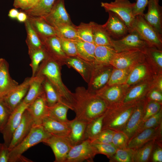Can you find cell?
Masks as SVG:
<instances>
[{"instance_id":"obj_30","label":"cell","mask_w":162,"mask_h":162,"mask_svg":"<svg viewBox=\"0 0 162 162\" xmlns=\"http://www.w3.org/2000/svg\"><path fill=\"white\" fill-rule=\"evenodd\" d=\"M116 52L111 45L96 46L94 64L98 65L110 64L113 57Z\"/></svg>"},{"instance_id":"obj_10","label":"cell","mask_w":162,"mask_h":162,"mask_svg":"<svg viewBox=\"0 0 162 162\" xmlns=\"http://www.w3.org/2000/svg\"><path fill=\"white\" fill-rule=\"evenodd\" d=\"M29 105L22 100L11 112L6 124L1 132L3 135L4 143L8 147L14 133L20 122L22 115Z\"/></svg>"},{"instance_id":"obj_52","label":"cell","mask_w":162,"mask_h":162,"mask_svg":"<svg viewBox=\"0 0 162 162\" xmlns=\"http://www.w3.org/2000/svg\"><path fill=\"white\" fill-rule=\"evenodd\" d=\"M39 0H14V7L16 8H20L24 11L30 10L34 7Z\"/></svg>"},{"instance_id":"obj_24","label":"cell","mask_w":162,"mask_h":162,"mask_svg":"<svg viewBox=\"0 0 162 162\" xmlns=\"http://www.w3.org/2000/svg\"><path fill=\"white\" fill-rule=\"evenodd\" d=\"M18 85V83L10 76L8 64L4 59L0 67V96L1 98Z\"/></svg>"},{"instance_id":"obj_58","label":"cell","mask_w":162,"mask_h":162,"mask_svg":"<svg viewBox=\"0 0 162 162\" xmlns=\"http://www.w3.org/2000/svg\"><path fill=\"white\" fill-rule=\"evenodd\" d=\"M16 19L20 22H25L28 19V15L25 12H19Z\"/></svg>"},{"instance_id":"obj_44","label":"cell","mask_w":162,"mask_h":162,"mask_svg":"<svg viewBox=\"0 0 162 162\" xmlns=\"http://www.w3.org/2000/svg\"><path fill=\"white\" fill-rule=\"evenodd\" d=\"M128 76V72L126 69L116 68L112 71L107 83L110 86L123 83L126 81Z\"/></svg>"},{"instance_id":"obj_50","label":"cell","mask_w":162,"mask_h":162,"mask_svg":"<svg viewBox=\"0 0 162 162\" xmlns=\"http://www.w3.org/2000/svg\"><path fill=\"white\" fill-rule=\"evenodd\" d=\"M115 131L110 129H103L98 136L90 141L92 142L102 143H112Z\"/></svg>"},{"instance_id":"obj_48","label":"cell","mask_w":162,"mask_h":162,"mask_svg":"<svg viewBox=\"0 0 162 162\" xmlns=\"http://www.w3.org/2000/svg\"><path fill=\"white\" fill-rule=\"evenodd\" d=\"M129 139L121 131H115L112 139V143L117 149L128 148Z\"/></svg>"},{"instance_id":"obj_47","label":"cell","mask_w":162,"mask_h":162,"mask_svg":"<svg viewBox=\"0 0 162 162\" xmlns=\"http://www.w3.org/2000/svg\"><path fill=\"white\" fill-rule=\"evenodd\" d=\"M95 148L97 154H102L109 158L115 153L117 148L112 143H102L92 142Z\"/></svg>"},{"instance_id":"obj_18","label":"cell","mask_w":162,"mask_h":162,"mask_svg":"<svg viewBox=\"0 0 162 162\" xmlns=\"http://www.w3.org/2000/svg\"><path fill=\"white\" fill-rule=\"evenodd\" d=\"M107 12L108 18L102 26L110 37L118 40L127 35L129 30L122 20L115 13L111 11Z\"/></svg>"},{"instance_id":"obj_19","label":"cell","mask_w":162,"mask_h":162,"mask_svg":"<svg viewBox=\"0 0 162 162\" xmlns=\"http://www.w3.org/2000/svg\"><path fill=\"white\" fill-rule=\"evenodd\" d=\"M145 106L142 104L135 105L132 112L124 128L121 131L129 140L136 134L142 123Z\"/></svg>"},{"instance_id":"obj_4","label":"cell","mask_w":162,"mask_h":162,"mask_svg":"<svg viewBox=\"0 0 162 162\" xmlns=\"http://www.w3.org/2000/svg\"><path fill=\"white\" fill-rule=\"evenodd\" d=\"M51 134L47 132L41 124L34 125L24 139L10 151L9 162H31L22 156V154L29 148L48 138Z\"/></svg>"},{"instance_id":"obj_1","label":"cell","mask_w":162,"mask_h":162,"mask_svg":"<svg viewBox=\"0 0 162 162\" xmlns=\"http://www.w3.org/2000/svg\"><path fill=\"white\" fill-rule=\"evenodd\" d=\"M71 95L72 110L75 113V118L87 123L103 115L107 108L104 100L84 87H77Z\"/></svg>"},{"instance_id":"obj_37","label":"cell","mask_w":162,"mask_h":162,"mask_svg":"<svg viewBox=\"0 0 162 162\" xmlns=\"http://www.w3.org/2000/svg\"><path fill=\"white\" fill-rule=\"evenodd\" d=\"M104 114L87 123L85 130L86 140L90 141L95 138L102 130Z\"/></svg>"},{"instance_id":"obj_49","label":"cell","mask_w":162,"mask_h":162,"mask_svg":"<svg viewBox=\"0 0 162 162\" xmlns=\"http://www.w3.org/2000/svg\"><path fill=\"white\" fill-rule=\"evenodd\" d=\"M161 109L160 103L153 101L148 102L145 106L143 122L156 114Z\"/></svg>"},{"instance_id":"obj_11","label":"cell","mask_w":162,"mask_h":162,"mask_svg":"<svg viewBox=\"0 0 162 162\" xmlns=\"http://www.w3.org/2000/svg\"><path fill=\"white\" fill-rule=\"evenodd\" d=\"M65 0H57L50 11L40 17L54 27L64 24H73L65 6Z\"/></svg>"},{"instance_id":"obj_6","label":"cell","mask_w":162,"mask_h":162,"mask_svg":"<svg viewBox=\"0 0 162 162\" xmlns=\"http://www.w3.org/2000/svg\"><path fill=\"white\" fill-rule=\"evenodd\" d=\"M132 29L148 46H156L158 48L161 47L162 36L146 21L142 15H138L135 16Z\"/></svg>"},{"instance_id":"obj_22","label":"cell","mask_w":162,"mask_h":162,"mask_svg":"<svg viewBox=\"0 0 162 162\" xmlns=\"http://www.w3.org/2000/svg\"><path fill=\"white\" fill-rule=\"evenodd\" d=\"M87 123L76 118L70 120V132L67 137L73 146L86 140L85 130Z\"/></svg>"},{"instance_id":"obj_25","label":"cell","mask_w":162,"mask_h":162,"mask_svg":"<svg viewBox=\"0 0 162 162\" xmlns=\"http://www.w3.org/2000/svg\"><path fill=\"white\" fill-rule=\"evenodd\" d=\"M28 19L39 37H49L57 35L55 28L40 17L28 15Z\"/></svg>"},{"instance_id":"obj_55","label":"cell","mask_w":162,"mask_h":162,"mask_svg":"<svg viewBox=\"0 0 162 162\" xmlns=\"http://www.w3.org/2000/svg\"><path fill=\"white\" fill-rule=\"evenodd\" d=\"M151 57L160 67H162V52L160 50H150L149 51Z\"/></svg>"},{"instance_id":"obj_39","label":"cell","mask_w":162,"mask_h":162,"mask_svg":"<svg viewBox=\"0 0 162 162\" xmlns=\"http://www.w3.org/2000/svg\"><path fill=\"white\" fill-rule=\"evenodd\" d=\"M134 149H117L115 153L108 158L110 162H133Z\"/></svg>"},{"instance_id":"obj_27","label":"cell","mask_w":162,"mask_h":162,"mask_svg":"<svg viewBox=\"0 0 162 162\" xmlns=\"http://www.w3.org/2000/svg\"><path fill=\"white\" fill-rule=\"evenodd\" d=\"M32 77L28 92L22 100L23 102L29 105L44 92L42 83L44 76L36 74L34 76Z\"/></svg>"},{"instance_id":"obj_9","label":"cell","mask_w":162,"mask_h":162,"mask_svg":"<svg viewBox=\"0 0 162 162\" xmlns=\"http://www.w3.org/2000/svg\"><path fill=\"white\" fill-rule=\"evenodd\" d=\"M43 142L52 149L55 157V162H65L69 151L73 146L67 136L52 134Z\"/></svg>"},{"instance_id":"obj_12","label":"cell","mask_w":162,"mask_h":162,"mask_svg":"<svg viewBox=\"0 0 162 162\" xmlns=\"http://www.w3.org/2000/svg\"><path fill=\"white\" fill-rule=\"evenodd\" d=\"M32 79V77L26 78L22 83L18 84L1 98L11 112L26 95Z\"/></svg>"},{"instance_id":"obj_23","label":"cell","mask_w":162,"mask_h":162,"mask_svg":"<svg viewBox=\"0 0 162 162\" xmlns=\"http://www.w3.org/2000/svg\"><path fill=\"white\" fill-rule=\"evenodd\" d=\"M41 124L47 132L52 135L68 136L70 132L69 124L60 122L49 116L43 119Z\"/></svg>"},{"instance_id":"obj_34","label":"cell","mask_w":162,"mask_h":162,"mask_svg":"<svg viewBox=\"0 0 162 162\" xmlns=\"http://www.w3.org/2000/svg\"><path fill=\"white\" fill-rule=\"evenodd\" d=\"M28 53L31 59L30 64L32 71V77L35 76L42 62L48 57L44 47L38 49H28Z\"/></svg>"},{"instance_id":"obj_62","label":"cell","mask_w":162,"mask_h":162,"mask_svg":"<svg viewBox=\"0 0 162 162\" xmlns=\"http://www.w3.org/2000/svg\"><path fill=\"white\" fill-rule=\"evenodd\" d=\"M2 144H2V143H0V148H1V147L2 146Z\"/></svg>"},{"instance_id":"obj_26","label":"cell","mask_w":162,"mask_h":162,"mask_svg":"<svg viewBox=\"0 0 162 162\" xmlns=\"http://www.w3.org/2000/svg\"><path fill=\"white\" fill-rule=\"evenodd\" d=\"M69 109L72 110V106L62 99L52 106H48V116L60 122L69 124L70 120L67 117Z\"/></svg>"},{"instance_id":"obj_53","label":"cell","mask_w":162,"mask_h":162,"mask_svg":"<svg viewBox=\"0 0 162 162\" xmlns=\"http://www.w3.org/2000/svg\"><path fill=\"white\" fill-rule=\"evenodd\" d=\"M133 10L135 16L138 15H143L149 0H136Z\"/></svg>"},{"instance_id":"obj_57","label":"cell","mask_w":162,"mask_h":162,"mask_svg":"<svg viewBox=\"0 0 162 162\" xmlns=\"http://www.w3.org/2000/svg\"><path fill=\"white\" fill-rule=\"evenodd\" d=\"M150 99L153 101L160 103L162 100V94L159 91L153 90L151 92L149 95Z\"/></svg>"},{"instance_id":"obj_38","label":"cell","mask_w":162,"mask_h":162,"mask_svg":"<svg viewBox=\"0 0 162 162\" xmlns=\"http://www.w3.org/2000/svg\"><path fill=\"white\" fill-rule=\"evenodd\" d=\"M24 23L27 34L26 42L28 49H38L43 48L44 46L41 40L28 19Z\"/></svg>"},{"instance_id":"obj_40","label":"cell","mask_w":162,"mask_h":162,"mask_svg":"<svg viewBox=\"0 0 162 162\" xmlns=\"http://www.w3.org/2000/svg\"><path fill=\"white\" fill-rule=\"evenodd\" d=\"M75 27L79 39L94 43L91 22L88 23L81 22L79 26L75 25Z\"/></svg>"},{"instance_id":"obj_20","label":"cell","mask_w":162,"mask_h":162,"mask_svg":"<svg viewBox=\"0 0 162 162\" xmlns=\"http://www.w3.org/2000/svg\"><path fill=\"white\" fill-rule=\"evenodd\" d=\"M64 65L76 70L87 83L95 67V64L93 63L87 62L77 56L68 57L65 61Z\"/></svg>"},{"instance_id":"obj_51","label":"cell","mask_w":162,"mask_h":162,"mask_svg":"<svg viewBox=\"0 0 162 162\" xmlns=\"http://www.w3.org/2000/svg\"><path fill=\"white\" fill-rule=\"evenodd\" d=\"M11 112L2 101L0 99V132L6 124Z\"/></svg>"},{"instance_id":"obj_17","label":"cell","mask_w":162,"mask_h":162,"mask_svg":"<svg viewBox=\"0 0 162 162\" xmlns=\"http://www.w3.org/2000/svg\"><path fill=\"white\" fill-rule=\"evenodd\" d=\"M159 1L149 0L147 5V12L142 16L146 21L162 36V7L159 4Z\"/></svg>"},{"instance_id":"obj_3","label":"cell","mask_w":162,"mask_h":162,"mask_svg":"<svg viewBox=\"0 0 162 162\" xmlns=\"http://www.w3.org/2000/svg\"><path fill=\"white\" fill-rule=\"evenodd\" d=\"M117 103L108 106L104 114L102 130L122 131L133 111L135 105Z\"/></svg>"},{"instance_id":"obj_8","label":"cell","mask_w":162,"mask_h":162,"mask_svg":"<svg viewBox=\"0 0 162 162\" xmlns=\"http://www.w3.org/2000/svg\"><path fill=\"white\" fill-rule=\"evenodd\" d=\"M97 154L92 142L87 139L71 148L65 162H82L85 160L93 162L94 158Z\"/></svg>"},{"instance_id":"obj_60","label":"cell","mask_w":162,"mask_h":162,"mask_svg":"<svg viewBox=\"0 0 162 162\" xmlns=\"http://www.w3.org/2000/svg\"><path fill=\"white\" fill-rule=\"evenodd\" d=\"M158 86L159 89L162 91V80H160L158 83Z\"/></svg>"},{"instance_id":"obj_36","label":"cell","mask_w":162,"mask_h":162,"mask_svg":"<svg viewBox=\"0 0 162 162\" xmlns=\"http://www.w3.org/2000/svg\"><path fill=\"white\" fill-rule=\"evenodd\" d=\"M42 85L44 92L49 106H52L62 99L53 85L45 77Z\"/></svg>"},{"instance_id":"obj_54","label":"cell","mask_w":162,"mask_h":162,"mask_svg":"<svg viewBox=\"0 0 162 162\" xmlns=\"http://www.w3.org/2000/svg\"><path fill=\"white\" fill-rule=\"evenodd\" d=\"M153 162H162V144L156 142L152 152L151 160Z\"/></svg>"},{"instance_id":"obj_43","label":"cell","mask_w":162,"mask_h":162,"mask_svg":"<svg viewBox=\"0 0 162 162\" xmlns=\"http://www.w3.org/2000/svg\"><path fill=\"white\" fill-rule=\"evenodd\" d=\"M161 124H162V109L156 114L143 122L135 135L145 129L157 128Z\"/></svg>"},{"instance_id":"obj_35","label":"cell","mask_w":162,"mask_h":162,"mask_svg":"<svg viewBox=\"0 0 162 162\" xmlns=\"http://www.w3.org/2000/svg\"><path fill=\"white\" fill-rule=\"evenodd\" d=\"M57 0H39L37 4L33 8L25 12L27 15L37 17H42L50 11Z\"/></svg>"},{"instance_id":"obj_16","label":"cell","mask_w":162,"mask_h":162,"mask_svg":"<svg viewBox=\"0 0 162 162\" xmlns=\"http://www.w3.org/2000/svg\"><path fill=\"white\" fill-rule=\"evenodd\" d=\"M34 125L31 116L26 109L22 115L19 125L14 133L8 147L10 151L24 139Z\"/></svg>"},{"instance_id":"obj_45","label":"cell","mask_w":162,"mask_h":162,"mask_svg":"<svg viewBox=\"0 0 162 162\" xmlns=\"http://www.w3.org/2000/svg\"><path fill=\"white\" fill-rule=\"evenodd\" d=\"M60 41L62 49L68 56H77L76 47L74 42L62 36L57 35Z\"/></svg>"},{"instance_id":"obj_31","label":"cell","mask_w":162,"mask_h":162,"mask_svg":"<svg viewBox=\"0 0 162 162\" xmlns=\"http://www.w3.org/2000/svg\"><path fill=\"white\" fill-rule=\"evenodd\" d=\"M95 93L104 100L108 106L119 103L123 96L122 89L118 86H115L98 91Z\"/></svg>"},{"instance_id":"obj_15","label":"cell","mask_w":162,"mask_h":162,"mask_svg":"<svg viewBox=\"0 0 162 162\" xmlns=\"http://www.w3.org/2000/svg\"><path fill=\"white\" fill-rule=\"evenodd\" d=\"M144 52L140 50H132L116 52L110 64L117 69H125L133 64L144 59Z\"/></svg>"},{"instance_id":"obj_2","label":"cell","mask_w":162,"mask_h":162,"mask_svg":"<svg viewBox=\"0 0 162 162\" xmlns=\"http://www.w3.org/2000/svg\"><path fill=\"white\" fill-rule=\"evenodd\" d=\"M62 66L48 57L40 63L36 74L46 78L55 87L61 98L72 106V92L62 82L61 72Z\"/></svg>"},{"instance_id":"obj_5","label":"cell","mask_w":162,"mask_h":162,"mask_svg":"<svg viewBox=\"0 0 162 162\" xmlns=\"http://www.w3.org/2000/svg\"><path fill=\"white\" fill-rule=\"evenodd\" d=\"M135 2L129 0H115L110 2H101V6L106 12L111 11L117 14L128 28L129 32L133 30L132 25L135 17L133 10Z\"/></svg>"},{"instance_id":"obj_63","label":"cell","mask_w":162,"mask_h":162,"mask_svg":"<svg viewBox=\"0 0 162 162\" xmlns=\"http://www.w3.org/2000/svg\"><path fill=\"white\" fill-rule=\"evenodd\" d=\"M1 98V97H0V99Z\"/></svg>"},{"instance_id":"obj_61","label":"cell","mask_w":162,"mask_h":162,"mask_svg":"<svg viewBox=\"0 0 162 162\" xmlns=\"http://www.w3.org/2000/svg\"><path fill=\"white\" fill-rule=\"evenodd\" d=\"M4 59L3 58H0V67L1 66V65L2 62H3V61L4 60Z\"/></svg>"},{"instance_id":"obj_29","label":"cell","mask_w":162,"mask_h":162,"mask_svg":"<svg viewBox=\"0 0 162 162\" xmlns=\"http://www.w3.org/2000/svg\"><path fill=\"white\" fill-rule=\"evenodd\" d=\"M72 40L76 47L77 56L94 63L96 45L93 43L84 41L80 39Z\"/></svg>"},{"instance_id":"obj_28","label":"cell","mask_w":162,"mask_h":162,"mask_svg":"<svg viewBox=\"0 0 162 162\" xmlns=\"http://www.w3.org/2000/svg\"><path fill=\"white\" fill-rule=\"evenodd\" d=\"M111 72V70L109 68L101 70L99 72H96L94 69L88 83V90L91 92L95 93L97 90L107 83Z\"/></svg>"},{"instance_id":"obj_13","label":"cell","mask_w":162,"mask_h":162,"mask_svg":"<svg viewBox=\"0 0 162 162\" xmlns=\"http://www.w3.org/2000/svg\"><path fill=\"white\" fill-rule=\"evenodd\" d=\"M39 37L43 43L48 57L62 66L64 65L65 61L68 56L63 51L57 36L54 35Z\"/></svg>"},{"instance_id":"obj_46","label":"cell","mask_w":162,"mask_h":162,"mask_svg":"<svg viewBox=\"0 0 162 162\" xmlns=\"http://www.w3.org/2000/svg\"><path fill=\"white\" fill-rule=\"evenodd\" d=\"M146 72V68L144 65H140L136 66L128 75L126 83L130 85L136 82L145 76Z\"/></svg>"},{"instance_id":"obj_7","label":"cell","mask_w":162,"mask_h":162,"mask_svg":"<svg viewBox=\"0 0 162 162\" xmlns=\"http://www.w3.org/2000/svg\"><path fill=\"white\" fill-rule=\"evenodd\" d=\"M110 44L117 52L136 50L144 52L148 46L134 30L121 39L115 40L112 38Z\"/></svg>"},{"instance_id":"obj_33","label":"cell","mask_w":162,"mask_h":162,"mask_svg":"<svg viewBox=\"0 0 162 162\" xmlns=\"http://www.w3.org/2000/svg\"><path fill=\"white\" fill-rule=\"evenodd\" d=\"M155 144V140H152L139 148L134 149L133 162H147L150 161Z\"/></svg>"},{"instance_id":"obj_41","label":"cell","mask_w":162,"mask_h":162,"mask_svg":"<svg viewBox=\"0 0 162 162\" xmlns=\"http://www.w3.org/2000/svg\"><path fill=\"white\" fill-rule=\"evenodd\" d=\"M56 32L57 35L71 40L79 39L75 25L64 24L54 27Z\"/></svg>"},{"instance_id":"obj_59","label":"cell","mask_w":162,"mask_h":162,"mask_svg":"<svg viewBox=\"0 0 162 162\" xmlns=\"http://www.w3.org/2000/svg\"><path fill=\"white\" fill-rule=\"evenodd\" d=\"M19 12L16 9L12 8L9 11L8 16L12 19H16Z\"/></svg>"},{"instance_id":"obj_56","label":"cell","mask_w":162,"mask_h":162,"mask_svg":"<svg viewBox=\"0 0 162 162\" xmlns=\"http://www.w3.org/2000/svg\"><path fill=\"white\" fill-rule=\"evenodd\" d=\"M10 150L3 143L0 148V162H9Z\"/></svg>"},{"instance_id":"obj_21","label":"cell","mask_w":162,"mask_h":162,"mask_svg":"<svg viewBox=\"0 0 162 162\" xmlns=\"http://www.w3.org/2000/svg\"><path fill=\"white\" fill-rule=\"evenodd\" d=\"M27 110L31 116L35 125L41 124L43 119L48 116V106L44 92L28 106Z\"/></svg>"},{"instance_id":"obj_32","label":"cell","mask_w":162,"mask_h":162,"mask_svg":"<svg viewBox=\"0 0 162 162\" xmlns=\"http://www.w3.org/2000/svg\"><path fill=\"white\" fill-rule=\"evenodd\" d=\"M91 22L92 27L94 43L96 46L111 45L112 38L102 25L98 24L94 22Z\"/></svg>"},{"instance_id":"obj_14","label":"cell","mask_w":162,"mask_h":162,"mask_svg":"<svg viewBox=\"0 0 162 162\" xmlns=\"http://www.w3.org/2000/svg\"><path fill=\"white\" fill-rule=\"evenodd\" d=\"M162 124L157 128L142 130L129 140L128 148L136 149L154 140L162 143Z\"/></svg>"},{"instance_id":"obj_42","label":"cell","mask_w":162,"mask_h":162,"mask_svg":"<svg viewBox=\"0 0 162 162\" xmlns=\"http://www.w3.org/2000/svg\"><path fill=\"white\" fill-rule=\"evenodd\" d=\"M146 87V84L137 86L132 89L124 96L122 103L130 104L140 98L143 95Z\"/></svg>"}]
</instances>
